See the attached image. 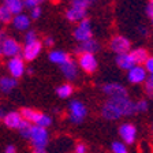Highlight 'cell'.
I'll return each instance as SVG.
<instances>
[{
	"label": "cell",
	"instance_id": "cell-1",
	"mask_svg": "<svg viewBox=\"0 0 153 153\" xmlns=\"http://www.w3.org/2000/svg\"><path fill=\"white\" fill-rule=\"evenodd\" d=\"M135 102L130 99H108L102 104L101 115L107 120H118L135 114Z\"/></svg>",
	"mask_w": 153,
	"mask_h": 153
},
{
	"label": "cell",
	"instance_id": "cell-2",
	"mask_svg": "<svg viewBox=\"0 0 153 153\" xmlns=\"http://www.w3.org/2000/svg\"><path fill=\"white\" fill-rule=\"evenodd\" d=\"M18 131L23 138L30 141L33 148H47L48 142H49V133L47 128L34 126L25 119H23L21 127L18 128Z\"/></svg>",
	"mask_w": 153,
	"mask_h": 153
},
{
	"label": "cell",
	"instance_id": "cell-3",
	"mask_svg": "<svg viewBox=\"0 0 153 153\" xmlns=\"http://www.w3.org/2000/svg\"><path fill=\"white\" fill-rule=\"evenodd\" d=\"M21 115L25 120L30 122L34 126H38V127H44L48 128L52 124V118L47 114H42V112L34 111L32 108H23L21 111Z\"/></svg>",
	"mask_w": 153,
	"mask_h": 153
},
{
	"label": "cell",
	"instance_id": "cell-4",
	"mask_svg": "<svg viewBox=\"0 0 153 153\" xmlns=\"http://www.w3.org/2000/svg\"><path fill=\"white\" fill-rule=\"evenodd\" d=\"M88 115V108L79 100H73L68 105V116L73 123H82Z\"/></svg>",
	"mask_w": 153,
	"mask_h": 153
},
{
	"label": "cell",
	"instance_id": "cell-5",
	"mask_svg": "<svg viewBox=\"0 0 153 153\" xmlns=\"http://www.w3.org/2000/svg\"><path fill=\"white\" fill-rule=\"evenodd\" d=\"M73 34H74V38H75L79 44L81 42H86V41H89V40H92L93 30H92V23H90L89 19L86 18V19H83V21H81V22L75 26Z\"/></svg>",
	"mask_w": 153,
	"mask_h": 153
},
{
	"label": "cell",
	"instance_id": "cell-6",
	"mask_svg": "<svg viewBox=\"0 0 153 153\" xmlns=\"http://www.w3.org/2000/svg\"><path fill=\"white\" fill-rule=\"evenodd\" d=\"M22 49L23 48L21 47V44L16 41L15 38L6 37L1 41V55L7 56L8 59L15 56H22Z\"/></svg>",
	"mask_w": 153,
	"mask_h": 153
},
{
	"label": "cell",
	"instance_id": "cell-7",
	"mask_svg": "<svg viewBox=\"0 0 153 153\" xmlns=\"http://www.w3.org/2000/svg\"><path fill=\"white\" fill-rule=\"evenodd\" d=\"M102 92L107 94L108 99H127L128 92L123 85L118 82H109L102 86Z\"/></svg>",
	"mask_w": 153,
	"mask_h": 153
},
{
	"label": "cell",
	"instance_id": "cell-8",
	"mask_svg": "<svg viewBox=\"0 0 153 153\" xmlns=\"http://www.w3.org/2000/svg\"><path fill=\"white\" fill-rule=\"evenodd\" d=\"M7 70L10 73V76L13 78H21L26 71V66H25V60L22 56H15L8 59L7 62Z\"/></svg>",
	"mask_w": 153,
	"mask_h": 153
},
{
	"label": "cell",
	"instance_id": "cell-9",
	"mask_svg": "<svg viewBox=\"0 0 153 153\" xmlns=\"http://www.w3.org/2000/svg\"><path fill=\"white\" fill-rule=\"evenodd\" d=\"M109 47L116 55L128 53L131 51L130 40L127 37H124V36H115L111 40V42H109Z\"/></svg>",
	"mask_w": 153,
	"mask_h": 153
},
{
	"label": "cell",
	"instance_id": "cell-10",
	"mask_svg": "<svg viewBox=\"0 0 153 153\" xmlns=\"http://www.w3.org/2000/svg\"><path fill=\"white\" fill-rule=\"evenodd\" d=\"M119 137L126 145H131L137 140V127L131 123H123L119 126Z\"/></svg>",
	"mask_w": 153,
	"mask_h": 153
},
{
	"label": "cell",
	"instance_id": "cell-11",
	"mask_svg": "<svg viewBox=\"0 0 153 153\" xmlns=\"http://www.w3.org/2000/svg\"><path fill=\"white\" fill-rule=\"evenodd\" d=\"M78 66H79L85 73L92 74L97 70L99 63H97V59H96L94 55L82 53V55H79V57H78Z\"/></svg>",
	"mask_w": 153,
	"mask_h": 153
},
{
	"label": "cell",
	"instance_id": "cell-12",
	"mask_svg": "<svg viewBox=\"0 0 153 153\" xmlns=\"http://www.w3.org/2000/svg\"><path fill=\"white\" fill-rule=\"evenodd\" d=\"M148 78V71L143 66H134L133 68L127 71V79L130 83L138 85V83L146 82Z\"/></svg>",
	"mask_w": 153,
	"mask_h": 153
},
{
	"label": "cell",
	"instance_id": "cell-13",
	"mask_svg": "<svg viewBox=\"0 0 153 153\" xmlns=\"http://www.w3.org/2000/svg\"><path fill=\"white\" fill-rule=\"evenodd\" d=\"M41 49H42V44L38 41V40L34 42H32V44H25V47H23V49H22L23 60H26V62L34 60L36 57L40 55Z\"/></svg>",
	"mask_w": 153,
	"mask_h": 153
},
{
	"label": "cell",
	"instance_id": "cell-14",
	"mask_svg": "<svg viewBox=\"0 0 153 153\" xmlns=\"http://www.w3.org/2000/svg\"><path fill=\"white\" fill-rule=\"evenodd\" d=\"M3 122H4V124H6L7 127L16 128V130H18V128L21 127L22 122H23V118H22V115H21V112L13 111V112H7V114L4 115Z\"/></svg>",
	"mask_w": 153,
	"mask_h": 153
},
{
	"label": "cell",
	"instance_id": "cell-15",
	"mask_svg": "<svg viewBox=\"0 0 153 153\" xmlns=\"http://www.w3.org/2000/svg\"><path fill=\"white\" fill-rule=\"evenodd\" d=\"M75 51L78 52L79 55H82V53H92V55H94L96 52L100 51V44H99V41H96L94 38H92V40H89V41L78 44V47H76Z\"/></svg>",
	"mask_w": 153,
	"mask_h": 153
},
{
	"label": "cell",
	"instance_id": "cell-16",
	"mask_svg": "<svg viewBox=\"0 0 153 153\" xmlns=\"http://www.w3.org/2000/svg\"><path fill=\"white\" fill-rule=\"evenodd\" d=\"M62 73L67 81H75L78 76V64L74 60H68L66 64L60 66Z\"/></svg>",
	"mask_w": 153,
	"mask_h": 153
},
{
	"label": "cell",
	"instance_id": "cell-17",
	"mask_svg": "<svg viewBox=\"0 0 153 153\" xmlns=\"http://www.w3.org/2000/svg\"><path fill=\"white\" fill-rule=\"evenodd\" d=\"M130 52H128V53H123V55H116V64L119 66V68L128 71L130 68H133L134 66H137Z\"/></svg>",
	"mask_w": 153,
	"mask_h": 153
},
{
	"label": "cell",
	"instance_id": "cell-18",
	"mask_svg": "<svg viewBox=\"0 0 153 153\" xmlns=\"http://www.w3.org/2000/svg\"><path fill=\"white\" fill-rule=\"evenodd\" d=\"M13 25L15 29L23 32V30H27L30 27V16L26 15V14H18V15L14 16L13 19Z\"/></svg>",
	"mask_w": 153,
	"mask_h": 153
},
{
	"label": "cell",
	"instance_id": "cell-19",
	"mask_svg": "<svg viewBox=\"0 0 153 153\" xmlns=\"http://www.w3.org/2000/svg\"><path fill=\"white\" fill-rule=\"evenodd\" d=\"M49 60H51L52 63H55V64L63 66V64H66L67 62L71 60V59H70V56H68V53H67V52L56 49V51H51V52H49Z\"/></svg>",
	"mask_w": 153,
	"mask_h": 153
},
{
	"label": "cell",
	"instance_id": "cell-20",
	"mask_svg": "<svg viewBox=\"0 0 153 153\" xmlns=\"http://www.w3.org/2000/svg\"><path fill=\"white\" fill-rule=\"evenodd\" d=\"M86 14H88V11H81V10H75V8H73V7H70V8L66 11V19L68 22L79 23L81 21L86 19Z\"/></svg>",
	"mask_w": 153,
	"mask_h": 153
},
{
	"label": "cell",
	"instance_id": "cell-21",
	"mask_svg": "<svg viewBox=\"0 0 153 153\" xmlns=\"http://www.w3.org/2000/svg\"><path fill=\"white\" fill-rule=\"evenodd\" d=\"M130 53H131V56H133V59H134V62H135L137 66H143L145 62L149 59V53H148V51L143 49V48H135V49H133Z\"/></svg>",
	"mask_w": 153,
	"mask_h": 153
},
{
	"label": "cell",
	"instance_id": "cell-22",
	"mask_svg": "<svg viewBox=\"0 0 153 153\" xmlns=\"http://www.w3.org/2000/svg\"><path fill=\"white\" fill-rule=\"evenodd\" d=\"M4 6L14 14V15H18V14H22V10L25 8V4H23V0H4Z\"/></svg>",
	"mask_w": 153,
	"mask_h": 153
},
{
	"label": "cell",
	"instance_id": "cell-23",
	"mask_svg": "<svg viewBox=\"0 0 153 153\" xmlns=\"http://www.w3.org/2000/svg\"><path fill=\"white\" fill-rule=\"evenodd\" d=\"M16 86V79L13 76H1L0 78V90L3 93H10Z\"/></svg>",
	"mask_w": 153,
	"mask_h": 153
},
{
	"label": "cell",
	"instance_id": "cell-24",
	"mask_svg": "<svg viewBox=\"0 0 153 153\" xmlns=\"http://www.w3.org/2000/svg\"><path fill=\"white\" fill-rule=\"evenodd\" d=\"M74 92V88L70 85V83H63V85L57 86L56 89V93L57 96L60 97V99H67V97H70Z\"/></svg>",
	"mask_w": 153,
	"mask_h": 153
},
{
	"label": "cell",
	"instance_id": "cell-25",
	"mask_svg": "<svg viewBox=\"0 0 153 153\" xmlns=\"http://www.w3.org/2000/svg\"><path fill=\"white\" fill-rule=\"evenodd\" d=\"M14 14L7 8L6 6H0V23H13V19H14Z\"/></svg>",
	"mask_w": 153,
	"mask_h": 153
},
{
	"label": "cell",
	"instance_id": "cell-26",
	"mask_svg": "<svg viewBox=\"0 0 153 153\" xmlns=\"http://www.w3.org/2000/svg\"><path fill=\"white\" fill-rule=\"evenodd\" d=\"M94 3V0H71V6L75 10H81V11H88L92 4Z\"/></svg>",
	"mask_w": 153,
	"mask_h": 153
},
{
	"label": "cell",
	"instance_id": "cell-27",
	"mask_svg": "<svg viewBox=\"0 0 153 153\" xmlns=\"http://www.w3.org/2000/svg\"><path fill=\"white\" fill-rule=\"evenodd\" d=\"M111 152L112 153H128L126 143L122 141H114L111 145Z\"/></svg>",
	"mask_w": 153,
	"mask_h": 153
},
{
	"label": "cell",
	"instance_id": "cell-28",
	"mask_svg": "<svg viewBox=\"0 0 153 153\" xmlns=\"http://www.w3.org/2000/svg\"><path fill=\"white\" fill-rule=\"evenodd\" d=\"M148 108H149V104L146 100H140L135 102V111L137 112H146Z\"/></svg>",
	"mask_w": 153,
	"mask_h": 153
},
{
	"label": "cell",
	"instance_id": "cell-29",
	"mask_svg": "<svg viewBox=\"0 0 153 153\" xmlns=\"http://www.w3.org/2000/svg\"><path fill=\"white\" fill-rule=\"evenodd\" d=\"M42 1H44V0H23V4H25V7H27V8L32 11L36 7H40V4H41Z\"/></svg>",
	"mask_w": 153,
	"mask_h": 153
},
{
	"label": "cell",
	"instance_id": "cell-30",
	"mask_svg": "<svg viewBox=\"0 0 153 153\" xmlns=\"http://www.w3.org/2000/svg\"><path fill=\"white\" fill-rule=\"evenodd\" d=\"M37 41V34H36L34 30H29L25 34V42L26 44H32V42Z\"/></svg>",
	"mask_w": 153,
	"mask_h": 153
},
{
	"label": "cell",
	"instance_id": "cell-31",
	"mask_svg": "<svg viewBox=\"0 0 153 153\" xmlns=\"http://www.w3.org/2000/svg\"><path fill=\"white\" fill-rule=\"evenodd\" d=\"M145 93L148 94V97L153 99V81L150 78L145 82Z\"/></svg>",
	"mask_w": 153,
	"mask_h": 153
},
{
	"label": "cell",
	"instance_id": "cell-32",
	"mask_svg": "<svg viewBox=\"0 0 153 153\" xmlns=\"http://www.w3.org/2000/svg\"><path fill=\"white\" fill-rule=\"evenodd\" d=\"M42 14V10L40 8V7H36V8H33L32 11H30V18L32 19H38L40 16H41Z\"/></svg>",
	"mask_w": 153,
	"mask_h": 153
},
{
	"label": "cell",
	"instance_id": "cell-33",
	"mask_svg": "<svg viewBox=\"0 0 153 153\" xmlns=\"http://www.w3.org/2000/svg\"><path fill=\"white\" fill-rule=\"evenodd\" d=\"M143 67L146 68L148 73H150L153 75V56H149V59H148L146 62H145V64H143Z\"/></svg>",
	"mask_w": 153,
	"mask_h": 153
},
{
	"label": "cell",
	"instance_id": "cell-34",
	"mask_svg": "<svg viewBox=\"0 0 153 153\" xmlns=\"http://www.w3.org/2000/svg\"><path fill=\"white\" fill-rule=\"evenodd\" d=\"M74 153H86V145L82 142L76 143L75 148H74Z\"/></svg>",
	"mask_w": 153,
	"mask_h": 153
},
{
	"label": "cell",
	"instance_id": "cell-35",
	"mask_svg": "<svg viewBox=\"0 0 153 153\" xmlns=\"http://www.w3.org/2000/svg\"><path fill=\"white\" fill-rule=\"evenodd\" d=\"M146 14L152 18L153 16V0H149V3L146 6Z\"/></svg>",
	"mask_w": 153,
	"mask_h": 153
},
{
	"label": "cell",
	"instance_id": "cell-36",
	"mask_svg": "<svg viewBox=\"0 0 153 153\" xmlns=\"http://www.w3.org/2000/svg\"><path fill=\"white\" fill-rule=\"evenodd\" d=\"M44 44L47 45V47H49V48H51L52 45L55 44V40H53V37H49V36H48V37H45V38H44Z\"/></svg>",
	"mask_w": 153,
	"mask_h": 153
},
{
	"label": "cell",
	"instance_id": "cell-37",
	"mask_svg": "<svg viewBox=\"0 0 153 153\" xmlns=\"http://www.w3.org/2000/svg\"><path fill=\"white\" fill-rule=\"evenodd\" d=\"M4 153H16V148L14 145H8V146H6Z\"/></svg>",
	"mask_w": 153,
	"mask_h": 153
},
{
	"label": "cell",
	"instance_id": "cell-38",
	"mask_svg": "<svg viewBox=\"0 0 153 153\" xmlns=\"http://www.w3.org/2000/svg\"><path fill=\"white\" fill-rule=\"evenodd\" d=\"M32 153H48V152H47V148H33Z\"/></svg>",
	"mask_w": 153,
	"mask_h": 153
},
{
	"label": "cell",
	"instance_id": "cell-39",
	"mask_svg": "<svg viewBox=\"0 0 153 153\" xmlns=\"http://www.w3.org/2000/svg\"><path fill=\"white\" fill-rule=\"evenodd\" d=\"M140 30V34H142V36H146V29L145 27H140L138 29Z\"/></svg>",
	"mask_w": 153,
	"mask_h": 153
},
{
	"label": "cell",
	"instance_id": "cell-40",
	"mask_svg": "<svg viewBox=\"0 0 153 153\" xmlns=\"http://www.w3.org/2000/svg\"><path fill=\"white\" fill-rule=\"evenodd\" d=\"M4 38H6V36H4V33H3V30H1V29H0V42L3 41Z\"/></svg>",
	"mask_w": 153,
	"mask_h": 153
},
{
	"label": "cell",
	"instance_id": "cell-41",
	"mask_svg": "<svg viewBox=\"0 0 153 153\" xmlns=\"http://www.w3.org/2000/svg\"><path fill=\"white\" fill-rule=\"evenodd\" d=\"M26 71H27L29 74H33V73H34V68H33V67H30V68H27Z\"/></svg>",
	"mask_w": 153,
	"mask_h": 153
},
{
	"label": "cell",
	"instance_id": "cell-42",
	"mask_svg": "<svg viewBox=\"0 0 153 153\" xmlns=\"http://www.w3.org/2000/svg\"><path fill=\"white\" fill-rule=\"evenodd\" d=\"M0 55H1V42H0Z\"/></svg>",
	"mask_w": 153,
	"mask_h": 153
},
{
	"label": "cell",
	"instance_id": "cell-43",
	"mask_svg": "<svg viewBox=\"0 0 153 153\" xmlns=\"http://www.w3.org/2000/svg\"><path fill=\"white\" fill-rule=\"evenodd\" d=\"M1 119H3V118H1V112H0V120H1Z\"/></svg>",
	"mask_w": 153,
	"mask_h": 153
},
{
	"label": "cell",
	"instance_id": "cell-44",
	"mask_svg": "<svg viewBox=\"0 0 153 153\" xmlns=\"http://www.w3.org/2000/svg\"><path fill=\"white\" fill-rule=\"evenodd\" d=\"M150 79H152V81H153V75H150Z\"/></svg>",
	"mask_w": 153,
	"mask_h": 153
},
{
	"label": "cell",
	"instance_id": "cell-45",
	"mask_svg": "<svg viewBox=\"0 0 153 153\" xmlns=\"http://www.w3.org/2000/svg\"><path fill=\"white\" fill-rule=\"evenodd\" d=\"M150 19H152V23H153V16H152V18H150Z\"/></svg>",
	"mask_w": 153,
	"mask_h": 153
},
{
	"label": "cell",
	"instance_id": "cell-46",
	"mask_svg": "<svg viewBox=\"0 0 153 153\" xmlns=\"http://www.w3.org/2000/svg\"><path fill=\"white\" fill-rule=\"evenodd\" d=\"M152 130H153V123H152Z\"/></svg>",
	"mask_w": 153,
	"mask_h": 153
}]
</instances>
